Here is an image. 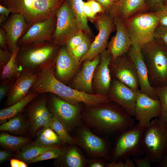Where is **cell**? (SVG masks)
I'll use <instances>...</instances> for the list:
<instances>
[{"instance_id":"cell-3","label":"cell","mask_w":167,"mask_h":167,"mask_svg":"<svg viewBox=\"0 0 167 167\" xmlns=\"http://www.w3.org/2000/svg\"><path fill=\"white\" fill-rule=\"evenodd\" d=\"M59 46L44 41L19 46L16 60L21 72L38 74L54 66Z\"/></svg>"},{"instance_id":"cell-9","label":"cell","mask_w":167,"mask_h":167,"mask_svg":"<svg viewBox=\"0 0 167 167\" xmlns=\"http://www.w3.org/2000/svg\"><path fill=\"white\" fill-rule=\"evenodd\" d=\"M56 16V24L52 42L59 46L65 45L71 36L81 30L68 0H65L58 8Z\"/></svg>"},{"instance_id":"cell-5","label":"cell","mask_w":167,"mask_h":167,"mask_svg":"<svg viewBox=\"0 0 167 167\" xmlns=\"http://www.w3.org/2000/svg\"><path fill=\"white\" fill-rule=\"evenodd\" d=\"M141 49L151 85L155 87L167 84V45L154 38Z\"/></svg>"},{"instance_id":"cell-8","label":"cell","mask_w":167,"mask_h":167,"mask_svg":"<svg viewBox=\"0 0 167 167\" xmlns=\"http://www.w3.org/2000/svg\"><path fill=\"white\" fill-rule=\"evenodd\" d=\"M145 127L138 123L119 134L112 153L113 161L142 157L145 153L143 137Z\"/></svg>"},{"instance_id":"cell-33","label":"cell","mask_w":167,"mask_h":167,"mask_svg":"<svg viewBox=\"0 0 167 167\" xmlns=\"http://www.w3.org/2000/svg\"><path fill=\"white\" fill-rule=\"evenodd\" d=\"M26 127V124L23 117L20 115H17L8 121L1 124L0 130L21 133L24 131Z\"/></svg>"},{"instance_id":"cell-4","label":"cell","mask_w":167,"mask_h":167,"mask_svg":"<svg viewBox=\"0 0 167 167\" xmlns=\"http://www.w3.org/2000/svg\"><path fill=\"white\" fill-rule=\"evenodd\" d=\"M65 0H0L11 13L22 15L30 26L56 16Z\"/></svg>"},{"instance_id":"cell-36","label":"cell","mask_w":167,"mask_h":167,"mask_svg":"<svg viewBox=\"0 0 167 167\" xmlns=\"http://www.w3.org/2000/svg\"><path fill=\"white\" fill-rule=\"evenodd\" d=\"M61 146H57L52 147L31 160L28 163H32L42 161L59 158L62 151Z\"/></svg>"},{"instance_id":"cell-49","label":"cell","mask_w":167,"mask_h":167,"mask_svg":"<svg viewBox=\"0 0 167 167\" xmlns=\"http://www.w3.org/2000/svg\"><path fill=\"white\" fill-rule=\"evenodd\" d=\"M83 11L87 17L93 19L95 17L92 11L91 6L88 1L84 2Z\"/></svg>"},{"instance_id":"cell-55","label":"cell","mask_w":167,"mask_h":167,"mask_svg":"<svg viewBox=\"0 0 167 167\" xmlns=\"http://www.w3.org/2000/svg\"><path fill=\"white\" fill-rule=\"evenodd\" d=\"M159 167H167V157L156 165Z\"/></svg>"},{"instance_id":"cell-48","label":"cell","mask_w":167,"mask_h":167,"mask_svg":"<svg viewBox=\"0 0 167 167\" xmlns=\"http://www.w3.org/2000/svg\"><path fill=\"white\" fill-rule=\"evenodd\" d=\"M0 47L4 50H8L6 40L5 31L1 28H0Z\"/></svg>"},{"instance_id":"cell-57","label":"cell","mask_w":167,"mask_h":167,"mask_svg":"<svg viewBox=\"0 0 167 167\" xmlns=\"http://www.w3.org/2000/svg\"><path fill=\"white\" fill-rule=\"evenodd\" d=\"M109 0L113 3H115L116 2H117L119 0Z\"/></svg>"},{"instance_id":"cell-25","label":"cell","mask_w":167,"mask_h":167,"mask_svg":"<svg viewBox=\"0 0 167 167\" xmlns=\"http://www.w3.org/2000/svg\"><path fill=\"white\" fill-rule=\"evenodd\" d=\"M148 11L146 0H119L110 13L124 21L137 13Z\"/></svg>"},{"instance_id":"cell-15","label":"cell","mask_w":167,"mask_h":167,"mask_svg":"<svg viewBox=\"0 0 167 167\" xmlns=\"http://www.w3.org/2000/svg\"><path fill=\"white\" fill-rule=\"evenodd\" d=\"M161 112L158 99H153L140 92H138L134 117L141 126L146 127L152 119L159 118Z\"/></svg>"},{"instance_id":"cell-39","label":"cell","mask_w":167,"mask_h":167,"mask_svg":"<svg viewBox=\"0 0 167 167\" xmlns=\"http://www.w3.org/2000/svg\"><path fill=\"white\" fill-rule=\"evenodd\" d=\"M154 37L161 40L167 45V27L159 24L155 31Z\"/></svg>"},{"instance_id":"cell-32","label":"cell","mask_w":167,"mask_h":167,"mask_svg":"<svg viewBox=\"0 0 167 167\" xmlns=\"http://www.w3.org/2000/svg\"><path fill=\"white\" fill-rule=\"evenodd\" d=\"M30 142L27 138L15 136L6 133H2L0 135V145L11 149H16Z\"/></svg>"},{"instance_id":"cell-38","label":"cell","mask_w":167,"mask_h":167,"mask_svg":"<svg viewBox=\"0 0 167 167\" xmlns=\"http://www.w3.org/2000/svg\"><path fill=\"white\" fill-rule=\"evenodd\" d=\"M85 35L83 31L79 30L67 40L65 45L68 50L71 52L83 41Z\"/></svg>"},{"instance_id":"cell-6","label":"cell","mask_w":167,"mask_h":167,"mask_svg":"<svg viewBox=\"0 0 167 167\" xmlns=\"http://www.w3.org/2000/svg\"><path fill=\"white\" fill-rule=\"evenodd\" d=\"M145 153L155 165L167 157V124L159 118L145 127L143 137Z\"/></svg>"},{"instance_id":"cell-26","label":"cell","mask_w":167,"mask_h":167,"mask_svg":"<svg viewBox=\"0 0 167 167\" xmlns=\"http://www.w3.org/2000/svg\"><path fill=\"white\" fill-rule=\"evenodd\" d=\"M39 94L30 91L28 95L23 99L7 108L1 109L0 111V124H3L17 116L27 105L38 97Z\"/></svg>"},{"instance_id":"cell-21","label":"cell","mask_w":167,"mask_h":167,"mask_svg":"<svg viewBox=\"0 0 167 167\" xmlns=\"http://www.w3.org/2000/svg\"><path fill=\"white\" fill-rule=\"evenodd\" d=\"M99 55L100 61L94 71L93 81L97 94L108 95L112 80L109 65L112 57L106 49Z\"/></svg>"},{"instance_id":"cell-10","label":"cell","mask_w":167,"mask_h":167,"mask_svg":"<svg viewBox=\"0 0 167 167\" xmlns=\"http://www.w3.org/2000/svg\"><path fill=\"white\" fill-rule=\"evenodd\" d=\"M114 18L112 13L106 12L94 18L99 33L91 44L88 52L80 59V62L92 60L106 49L109 36L115 26Z\"/></svg>"},{"instance_id":"cell-19","label":"cell","mask_w":167,"mask_h":167,"mask_svg":"<svg viewBox=\"0 0 167 167\" xmlns=\"http://www.w3.org/2000/svg\"><path fill=\"white\" fill-rule=\"evenodd\" d=\"M81 62L63 45L59 49L56 58L55 77L63 83L67 82L74 75Z\"/></svg>"},{"instance_id":"cell-13","label":"cell","mask_w":167,"mask_h":167,"mask_svg":"<svg viewBox=\"0 0 167 167\" xmlns=\"http://www.w3.org/2000/svg\"><path fill=\"white\" fill-rule=\"evenodd\" d=\"M139 90L133 89L114 79L111 80L108 95L111 101L118 104L129 115L134 117L137 96Z\"/></svg>"},{"instance_id":"cell-45","label":"cell","mask_w":167,"mask_h":167,"mask_svg":"<svg viewBox=\"0 0 167 167\" xmlns=\"http://www.w3.org/2000/svg\"><path fill=\"white\" fill-rule=\"evenodd\" d=\"M11 12L5 6L0 4V24L5 22L8 18Z\"/></svg>"},{"instance_id":"cell-7","label":"cell","mask_w":167,"mask_h":167,"mask_svg":"<svg viewBox=\"0 0 167 167\" xmlns=\"http://www.w3.org/2000/svg\"><path fill=\"white\" fill-rule=\"evenodd\" d=\"M124 22L132 42L140 48L154 39L155 31L159 24L156 12L149 11L137 13Z\"/></svg>"},{"instance_id":"cell-50","label":"cell","mask_w":167,"mask_h":167,"mask_svg":"<svg viewBox=\"0 0 167 167\" xmlns=\"http://www.w3.org/2000/svg\"><path fill=\"white\" fill-rule=\"evenodd\" d=\"M107 163L98 160H90L88 165L90 167H106Z\"/></svg>"},{"instance_id":"cell-37","label":"cell","mask_w":167,"mask_h":167,"mask_svg":"<svg viewBox=\"0 0 167 167\" xmlns=\"http://www.w3.org/2000/svg\"><path fill=\"white\" fill-rule=\"evenodd\" d=\"M91 44L88 36L85 34L83 41L76 48L70 52L76 58L80 60L81 58L88 52Z\"/></svg>"},{"instance_id":"cell-22","label":"cell","mask_w":167,"mask_h":167,"mask_svg":"<svg viewBox=\"0 0 167 167\" xmlns=\"http://www.w3.org/2000/svg\"><path fill=\"white\" fill-rule=\"evenodd\" d=\"M30 129L33 133L45 127L49 126L53 114L49 110L45 98L35 100L30 105L28 111Z\"/></svg>"},{"instance_id":"cell-30","label":"cell","mask_w":167,"mask_h":167,"mask_svg":"<svg viewBox=\"0 0 167 167\" xmlns=\"http://www.w3.org/2000/svg\"><path fill=\"white\" fill-rule=\"evenodd\" d=\"M81 30L87 33H90V30L87 17L83 11L84 2L82 0H68Z\"/></svg>"},{"instance_id":"cell-51","label":"cell","mask_w":167,"mask_h":167,"mask_svg":"<svg viewBox=\"0 0 167 167\" xmlns=\"http://www.w3.org/2000/svg\"><path fill=\"white\" fill-rule=\"evenodd\" d=\"M11 167H27L28 165L24 161L16 159H11L10 161Z\"/></svg>"},{"instance_id":"cell-29","label":"cell","mask_w":167,"mask_h":167,"mask_svg":"<svg viewBox=\"0 0 167 167\" xmlns=\"http://www.w3.org/2000/svg\"><path fill=\"white\" fill-rule=\"evenodd\" d=\"M19 47L18 46L12 53L11 57L0 72V82L14 80L21 73L16 60Z\"/></svg>"},{"instance_id":"cell-24","label":"cell","mask_w":167,"mask_h":167,"mask_svg":"<svg viewBox=\"0 0 167 167\" xmlns=\"http://www.w3.org/2000/svg\"><path fill=\"white\" fill-rule=\"evenodd\" d=\"M84 61L81 71L73 80L72 85L74 88L78 91L92 94L93 75L100 61V55L92 60Z\"/></svg>"},{"instance_id":"cell-53","label":"cell","mask_w":167,"mask_h":167,"mask_svg":"<svg viewBox=\"0 0 167 167\" xmlns=\"http://www.w3.org/2000/svg\"><path fill=\"white\" fill-rule=\"evenodd\" d=\"M11 152L7 151L0 150V162H3L11 156Z\"/></svg>"},{"instance_id":"cell-41","label":"cell","mask_w":167,"mask_h":167,"mask_svg":"<svg viewBox=\"0 0 167 167\" xmlns=\"http://www.w3.org/2000/svg\"><path fill=\"white\" fill-rule=\"evenodd\" d=\"M12 53L9 50L0 48V71H2L5 65L10 60Z\"/></svg>"},{"instance_id":"cell-34","label":"cell","mask_w":167,"mask_h":167,"mask_svg":"<svg viewBox=\"0 0 167 167\" xmlns=\"http://www.w3.org/2000/svg\"><path fill=\"white\" fill-rule=\"evenodd\" d=\"M49 126L60 137L64 143H74V139L70 135L63 125L53 114Z\"/></svg>"},{"instance_id":"cell-54","label":"cell","mask_w":167,"mask_h":167,"mask_svg":"<svg viewBox=\"0 0 167 167\" xmlns=\"http://www.w3.org/2000/svg\"><path fill=\"white\" fill-rule=\"evenodd\" d=\"M124 167H135V164L131 158H128L124 161Z\"/></svg>"},{"instance_id":"cell-27","label":"cell","mask_w":167,"mask_h":167,"mask_svg":"<svg viewBox=\"0 0 167 167\" xmlns=\"http://www.w3.org/2000/svg\"><path fill=\"white\" fill-rule=\"evenodd\" d=\"M63 165L68 167H83L86 161L78 148L71 146L62 151L60 156Z\"/></svg>"},{"instance_id":"cell-44","label":"cell","mask_w":167,"mask_h":167,"mask_svg":"<svg viewBox=\"0 0 167 167\" xmlns=\"http://www.w3.org/2000/svg\"><path fill=\"white\" fill-rule=\"evenodd\" d=\"M88 1L90 4L92 13L95 16L98 13L105 12L101 5L94 0H88Z\"/></svg>"},{"instance_id":"cell-17","label":"cell","mask_w":167,"mask_h":167,"mask_svg":"<svg viewBox=\"0 0 167 167\" xmlns=\"http://www.w3.org/2000/svg\"><path fill=\"white\" fill-rule=\"evenodd\" d=\"M1 27L5 31L8 50L12 53L18 46V42L31 26L24 16L18 13H11Z\"/></svg>"},{"instance_id":"cell-16","label":"cell","mask_w":167,"mask_h":167,"mask_svg":"<svg viewBox=\"0 0 167 167\" xmlns=\"http://www.w3.org/2000/svg\"><path fill=\"white\" fill-rule=\"evenodd\" d=\"M56 24L55 16L34 24L20 38L17 45L20 46L33 43L52 41Z\"/></svg>"},{"instance_id":"cell-18","label":"cell","mask_w":167,"mask_h":167,"mask_svg":"<svg viewBox=\"0 0 167 167\" xmlns=\"http://www.w3.org/2000/svg\"><path fill=\"white\" fill-rule=\"evenodd\" d=\"M127 54L135 66L140 92L153 99H158L149 81L147 67L140 46L133 42Z\"/></svg>"},{"instance_id":"cell-31","label":"cell","mask_w":167,"mask_h":167,"mask_svg":"<svg viewBox=\"0 0 167 167\" xmlns=\"http://www.w3.org/2000/svg\"><path fill=\"white\" fill-rule=\"evenodd\" d=\"M54 147H43L34 143L23 146L21 151L17 155L16 157L19 160L28 163L31 160Z\"/></svg>"},{"instance_id":"cell-1","label":"cell","mask_w":167,"mask_h":167,"mask_svg":"<svg viewBox=\"0 0 167 167\" xmlns=\"http://www.w3.org/2000/svg\"><path fill=\"white\" fill-rule=\"evenodd\" d=\"M54 66L38 74L30 91L39 94L50 93L71 104L83 103L91 108L98 107L110 101L108 95L89 94L66 86L55 77Z\"/></svg>"},{"instance_id":"cell-2","label":"cell","mask_w":167,"mask_h":167,"mask_svg":"<svg viewBox=\"0 0 167 167\" xmlns=\"http://www.w3.org/2000/svg\"><path fill=\"white\" fill-rule=\"evenodd\" d=\"M110 102L89 108L82 116L86 124L108 134H119L133 126V117L118 104Z\"/></svg>"},{"instance_id":"cell-23","label":"cell","mask_w":167,"mask_h":167,"mask_svg":"<svg viewBox=\"0 0 167 167\" xmlns=\"http://www.w3.org/2000/svg\"><path fill=\"white\" fill-rule=\"evenodd\" d=\"M38 74L21 72L15 80L7 94L8 106L12 105L28 95L36 80Z\"/></svg>"},{"instance_id":"cell-52","label":"cell","mask_w":167,"mask_h":167,"mask_svg":"<svg viewBox=\"0 0 167 167\" xmlns=\"http://www.w3.org/2000/svg\"><path fill=\"white\" fill-rule=\"evenodd\" d=\"M106 167H124V162L122 161H113L110 163H107Z\"/></svg>"},{"instance_id":"cell-40","label":"cell","mask_w":167,"mask_h":167,"mask_svg":"<svg viewBox=\"0 0 167 167\" xmlns=\"http://www.w3.org/2000/svg\"><path fill=\"white\" fill-rule=\"evenodd\" d=\"M132 159L138 167H150L153 163L150 158L147 155L143 157H134Z\"/></svg>"},{"instance_id":"cell-47","label":"cell","mask_w":167,"mask_h":167,"mask_svg":"<svg viewBox=\"0 0 167 167\" xmlns=\"http://www.w3.org/2000/svg\"><path fill=\"white\" fill-rule=\"evenodd\" d=\"M99 3L106 12H110L115 4L109 0H94Z\"/></svg>"},{"instance_id":"cell-11","label":"cell","mask_w":167,"mask_h":167,"mask_svg":"<svg viewBox=\"0 0 167 167\" xmlns=\"http://www.w3.org/2000/svg\"><path fill=\"white\" fill-rule=\"evenodd\" d=\"M50 107L54 115L68 131L78 126L82 119L79 107L61 99L56 95L50 98Z\"/></svg>"},{"instance_id":"cell-35","label":"cell","mask_w":167,"mask_h":167,"mask_svg":"<svg viewBox=\"0 0 167 167\" xmlns=\"http://www.w3.org/2000/svg\"><path fill=\"white\" fill-rule=\"evenodd\" d=\"M153 88L161 106V114L159 118L167 124V84Z\"/></svg>"},{"instance_id":"cell-46","label":"cell","mask_w":167,"mask_h":167,"mask_svg":"<svg viewBox=\"0 0 167 167\" xmlns=\"http://www.w3.org/2000/svg\"><path fill=\"white\" fill-rule=\"evenodd\" d=\"M156 12L159 18V24L167 27V9H161Z\"/></svg>"},{"instance_id":"cell-56","label":"cell","mask_w":167,"mask_h":167,"mask_svg":"<svg viewBox=\"0 0 167 167\" xmlns=\"http://www.w3.org/2000/svg\"><path fill=\"white\" fill-rule=\"evenodd\" d=\"M163 9H167V0H163L162 7L160 10Z\"/></svg>"},{"instance_id":"cell-12","label":"cell","mask_w":167,"mask_h":167,"mask_svg":"<svg viewBox=\"0 0 167 167\" xmlns=\"http://www.w3.org/2000/svg\"><path fill=\"white\" fill-rule=\"evenodd\" d=\"M74 139V143L79 146L91 156L107 160L110 159V156L105 141L86 127L84 126L79 128Z\"/></svg>"},{"instance_id":"cell-28","label":"cell","mask_w":167,"mask_h":167,"mask_svg":"<svg viewBox=\"0 0 167 167\" xmlns=\"http://www.w3.org/2000/svg\"><path fill=\"white\" fill-rule=\"evenodd\" d=\"M34 143L45 147L61 146L64 143L60 137L49 126L40 130L37 133Z\"/></svg>"},{"instance_id":"cell-42","label":"cell","mask_w":167,"mask_h":167,"mask_svg":"<svg viewBox=\"0 0 167 167\" xmlns=\"http://www.w3.org/2000/svg\"><path fill=\"white\" fill-rule=\"evenodd\" d=\"M14 80H6L0 82V101L8 94Z\"/></svg>"},{"instance_id":"cell-20","label":"cell","mask_w":167,"mask_h":167,"mask_svg":"<svg viewBox=\"0 0 167 167\" xmlns=\"http://www.w3.org/2000/svg\"><path fill=\"white\" fill-rule=\"evenodd\" d=\"M114 17L116 32L107 46L108 50L112 57V61L127 53L132 43L124 21L117 16Z\"/></svg>"},{"instance_id":"cell-14","label":"cell","mask_w":167,"mask_h":167,"mask_svg":"<svg viewBox=\"0 0 167 167\" xmlns=\"http://www.w3.org/2000/svg\"><path fill=\"white\" fill-rule=\"evenodd\" d=\"M109 68L115 79L133 89L139 90L135 66L127 53L111 61Z\"/></svg>"},{"instance_id":"cell-43","label":"cell","mask_w":167,"mask_h":167,"mask_svg":"<svg viewBox=\"0 0 167 167\" xmlns=\"http://www.w3.org/2000/svg\"><path fill=\"white\" fill-rule=\"evenodd\" d=\"M163 0H146L148 11H156L162 7Z\"/></svg>"}]
</instances>
